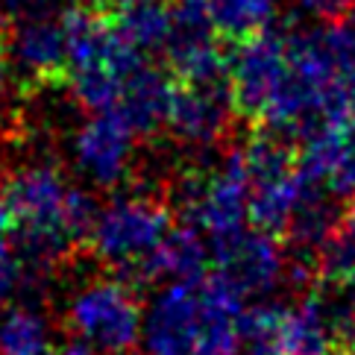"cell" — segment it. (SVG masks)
<instances>
[{
  "mask_svg": "<svg viewBox=\"0 0 355 355\" xmlns=\"http://www.w3.org/2000/svg\"><path fill=\"white\" fill-rule=\"evenodd\" d=\"M3 194L27 264V282L33 285L80 241L92 238L100 211L97 200L73 185L53 162H27L15 168L6 176Z\"/></svg>",
  "mask_w": 355,
  "mask_h": 355,
  "instance_id": "6da1fadb",
  "label": "cell"
},
{
  "mask_svg": "<svg viewBox=\"0 0 355 355\" xmlns=\"http://www.w3.org/2000/svg\"><path fill=\"white\" fill-rule=\"evenodd\" d=\"M173 202L185 223L211 238L230 235L250 220V176L241 147L226 150L209 164H200L180 176Z\"/></svg>",
  "mask_w": 355,
  "mask_h": 355,
  "instance_id": "7a4b0ae2",
  "label": "cell"
},
{
  "mask_svg": "<svg viewBox=\"0 0 355 355\" xmlns=\"http://www.w3.org/2000/svg\"><path fill=\"white\" fill-rule=\"evenodd\" d=\"M171 230V206L159 194L126 191L100 206L88 241L97 259L118 268L121 279H130Z\"/></svg>",
  "mask_w": 355,
  "mask_h": 355,
  "instance_id": "3957f363",
  "label": "cell"
},
{
  "mask_svg": "<svg viewBox=\"0 0 355 355\" xmlns=\"http://www.w3.org/2000/svg\"><path fill=\"white\" fill-rule=\"evenodd\" d=\"M71 332L106 355H126L144 335V311L126 279H97L68 302Z\"/></svg>",
  "mask_w": 355,
  "mask_h": 355,
  "instance_id": "277c9868",
  "label": "cell"
},
{
  "mask_svg": "<svg viewBox=\"0 0 355 355\" xmlns=\"http://www.w3.org/2000/svg\"><path fill=\"white\" fill-rule=\"evenodd\" d=\"M250 176V223L270 235H282L302 191V176L285 135L256 132L241 147Z\"/></svg>",
  "mask_w": 355,
  "mask_h": 355,
  "instance_id": "5b68a950",
  "label": "cell"
},
{
  "mask_svg": "<svg viewBox=\"0 0 355 355\" xmlns=\"http://www.w3.org/2000/svg\"><path fill=\"white\" fill-rule=\"evenodd\" d=\"M138 132L121 112H88L73 130L71 156L77 171L97 188H118L132 171Z\"/></svg>",
  "mask_w": 355,
  "mask_h": 355,
  "instance_id": "8992f818",
  "label": "cell"
},
{
  "mask_svg": "<svg viewBox=\"0 0 355 355\" xmlns=\"http://www.w3.org/2000/svg\"><path fill=\"white\" fill-rule=\"evenodd\" d=\"M214 273L223 276L244 300L264 297L285 279V252L270 232L259 226L211 238Z\"/></svg>",
  "mask_w": 355,
  "mask_h": 355,
  "instance_id": "52a82bcc",
  "label": "cell"
},
{
  "mask_svg": "<svg viewBox=\"0 0 355 355\" xmlns=\"http://www.w3.org/2000/svg\"><path fill=\"white\" fill-rule=\"evenodd\" d=\"M288 68V33L264 30L241 39L230 56V88L235 109L247 118H261Z\"/></svg>",
  "mask_w": 355,
  "mask_h": 355,
  "instance_id": "ba28073f",
  "label": "cell"
},
{
  "mask_svg": "<svg viewBox=\"0 0 355 355\" xmlns=\"http://www.w3.org/2000/svg\"><path fill=\"white\" fill-rule=\"evenodd\" d=\"M232 112L230 83H182L171 103L168 132L185 147L211 150L230 132Z\"/></svg>",
  "mask_w": 355,
  "mask_h": 355,
  "instance_id": "9c48e42d",
  "label": "cell"
},
{
  "mask_svg": "<svg viewBox=\"0 0 355 355\" xmlns=\"http://www.w3.org/2000/svg\"><path fill=\"white\" fill-rule=\"evenodd\" d=\"M6 50L18 80L50 83L68 73V35L62 12L9 21Z\"/></svg>",
  "mask_w": 355,
  "mask_h": 355,
  "instance_id": "30bf717a",
  "label": "cell"
},
{
  "mask_svg": "<svg viewBox=\"0 0 355 355\" xmlns=\"http://www.w3.org/2000/svg\"><path fill=\"white\" fill-rule=\"evenodd\" d=\"M200 326V285L173 282L156 294L144 314L141 344L147 355H194Z\"/></svg>",
  "mask_w": 355,
  "mask_h": 355,
  "instance_id": "8fae6325",
  "label": "cell"
},
{
  "mask_svg": "<svg viewBox=\"0 0 355 355\" xmlns=\"http://www.w3.org/2000/svg\"><path fill=\"white\" fill-rule=\"evenodd\" d=\"M176 85L162 68L150 65V59H144L123 83V92L115 112L130 121V126L138 132V138L156 135L162 126H168L171 103H173Z\"/></svg>",
  "mask_w": 355,
  "mask_h": 355,
  "instance_id": "7c38bea8",
  "label": "cell"
},
{
  "mask_svg": "<svg viewBox=\"0 0 355 355\" xmlns=\"http://www.w3.org/2000/svg\"><path fill=\"white\" fill-rule=\"evenodd\" d=\"M209 268V247L200 238V230L191 223L173 226L164 235V241L153 250L141 268H138L126 282L130 285H144L153 279H173V282H200Z\"/></svg>",
  "mask_w": 355,
  "mask_h": 355,
  "instance_id": "4fadbf2b",
  "label": "cell"
},
{
  "mask_svg": "<svg viewBox=\"0 0 355 355\" xmlns=\"http://www.w3.org/2000/svg\"><path fill=\"white\" fill-rule=\"evenodd\" d=\"M115 21L121 33L130 39V44L135 50H141L144 56L164 53L171 44L173 6L162 3V0H141V3L123 6Z\"/></svg>",
  "mask_w": 355,
  "mask_h": 355,
  "instance_id": "5bb4252c",
  "label": "cell"
},
{
  "mask_svg": "<svg viewBox=\"0 0 355 355\" xmlns=\"http://www.w3.org/2000/svg\"><path fill=\"white\" fill-rule=\"evenodd\" d=\"M53 335L42 311L12 306L0 317V355H53Z\"/></svg>",
  "mask_w": 355,
  "mask_h": 355,
  "instance_id": "9a60e30c",
  "label": "cell"
},
{
  "mask_svg": "<svg viewBox=\"0 0 355 355\" xmlns=\"http://www.w3.org/2000/svg\"><path fill=\"white\" fill-rule=\"evenodd\" d=\"M211 15L214 30L226 39H250L270 30L279 0H202Z\"/></svg>",
  "mask_w": 355,
  "mask_h": 355,
  "instance_id": "2e32d148",
  "label": "cell"
},
{
  "mask_svg": "<svg viewBox=\"0 0 355 355\" xmlns=\"http://www.w3.org/2000/svg\"><path fill=\"white\" fill-rule=\"evenodd\" d=\"M288 349L291 355H335L338 344L329 329L326 317L320 311V302L311 294H302L300 306L291 309V326H288Z\"/></svg>",
  "mask_w": 355,
  "mask_h": 355,
  "instance_id": "e0dca14e",
  "label": "cell"
},
{
  "mask_svg": "<svg viewBox=\"0 0 355 355\" xmlns=\"http://www.w3.org/2000/svg\"><path fill=\"white\" fill-rule=\"evenodd\" d=\"M317 270H320L317 282H344L355 276V202L338 214L317 256Z\"/></svg>",
  "mask_w": 355,
  "mask_h": 355,
  "instance_id": "ac0fdd59",
  "label": "cell"
},
{
  "mask_svg": "<svg viewBox=\"0 0 355 355\" xmlns=\"http://www.w3.org/2000/svg\"><path fill=\"white\" fill-rule=\"evenodd\" d=\"M320 302L329 329L335 335L338 347H347L355 340V276L344 282H317L311 291Z\"/></svg>",
  "mask_w": 355,
  "mask_h": 355,
  "instance_id": "d6986e66",
  "label": "cell"
},
{
  "mask_svg": "<svg viewBox=\"0 0 355 355\" xmlns=\"http://www.w3.org/2000/svg\"><path fill=\"white\" fill-rule=\"evenodd\" d=\"M326 188L335 197H355V126H344L326 171Z\"/></svg>",
  "mask_w": 355,
  "mask_h": 355,
  "instance_id": "ffe728a7",
  "label": "cell"
},
{
  "mask_svg": "<svg viewBox=\"0 0 355 355\" xmlns=\"http://www.w3.org/2000/svg\"><path fill=\"white\" fill-rule=\"evenodd\" d=\"M320 39L340 73L355 71V3L320 30Z\"/></svg>",
  "mask_w": 355,
  "mask_h": 355,
  "instance_id": "44dd1931",
  "label": "cell"
},
{
  "mask_svg": "<svg viewBox=\"0 0 355 355\" xmlns=\"http://www.w3.org/2000/svg\"><path fill=\"white\" fill-rule=\"evenodd\" d=\"M24 282H27L24 256L9 247V241H0V302L9 300Z\"/></svg>",
  "mask_w": 355,
  "mask_h": 355,
  "instance_id": "7402d4cb",
  "label": "cell"
},
{
  "mask_svg": "<svg viewBox=\"0 0 355 355\" xmlns=\"http://www.w3.org/2000/svg\"><path fill=\"white\" fill-rule=\"evenodd\" d=\"M335 118L355 126V71L340 73L335 94Z\"/></svg>",
  "mask_w": 355,
  "mask_h": 355,
  "instance_id": "603a6c76",
  "label": "cell"
},
{
  "mask_svg": "<svg viewBox=\"0 0 355 355\" xmlns=\"http://www.w3.org/2000/svg\"><path fill=\"white\" fill-rule=\"evenodd\" d=\"M355 0H294V6L309 18H317V21H332L338 18L344 9H349Z\"/></svg>",
  "mask_w": 355,
  "mask_h": 355,
  "instance_id": "cb8c5ba5",
  "label": "cell"
},
{
  "mask_svg": "<svg viewBox=\"0 0 355 355\" xmlns=\"http://www.w3.org/2000/svg\"><path fill=\"white\" fill-rule=\"evenodd\" d=\"M12 83H15V68H12L6 42L0 39V115H6V112H9V103H12Z\"/></svg>",
  "mask_w": 355,
  "mask_h": 355,
  "instance_id": "d4e9b609",
  "label": "cell"
},
{
  "mask_svg": "<svg viewBox=\"0 0 355 355\" xmlns=\"http://www.w3.org/2000/svg\"><path fill=\"white\" fill-rule=\"evenodd\" d=\"M53 355H100V349L80 338V340H71V344H62Z\"/></svg>",
  "mask_w": 355,
  "mask_h": 355,
  "instance_id": "484cf974",
  "label": "cell"
},
{
  "mask_svg": "<svg viewBox=\"0 0 355 355\" xmlns=\"http://www.w3.org/2000/svg\"><path fill=\"white\" fill-rule=\"evenodd\" d=\"M12 230H15V220H12L6 194H3V188H0V241H6V235H9Z\"/></svg>",
  "mask_w": 355,
  "mask_h": 355,
  "instance_id": "4316f807",
  "label": "cell"
},
{
  "mask_svg": "<svg viewBox=\"0 0 355 355\" xmlns=\"http://www.w3.org/2000/svg\"><path fill=\"white\" fill-rule=\"evenodd\" d=\"M0 6H3V0H0Z\"/></svg>",
  "mask_w": 355,
  "mask_h": 355,
  "instance_id": "83f0119b",
  "label": "cell"
}]
</instances>
